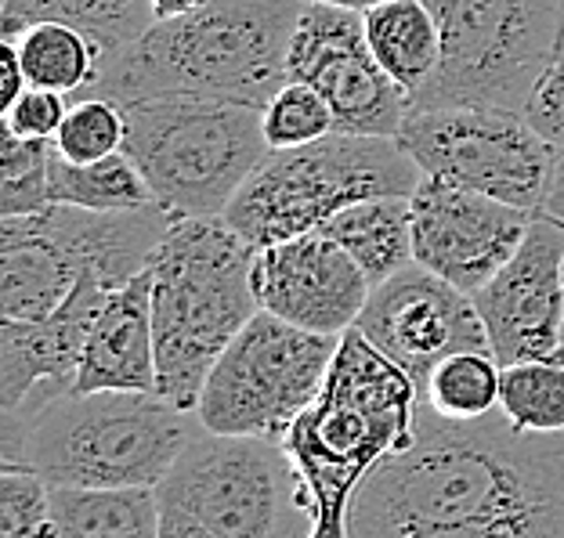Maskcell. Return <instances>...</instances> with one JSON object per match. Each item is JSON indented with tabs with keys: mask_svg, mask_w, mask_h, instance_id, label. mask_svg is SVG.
<instances>
[{
	"mask_svg": "<svg viewBox=\"0 0 564 538\" xmlns=\"http://www.w3.org/2000/svg\"><path fill=\"white\" fill-rule=\"evenodd\" d=\"M564 524V433H521L503 413L456 422L420 402L416 438L358 484L351 538L438 524Z\"/></svg>",
	"mask_w": 564,
	"mask_h": 538,
	"instance_id": "cell-1",
	"label": "cell"
},
{
	"mask_svg": "<svg viewBox=\"0 0 564 538\" xmlns=\"http://www.w3.org/2000/svg\"><path fill=\"white\" fill-rule=\"evenodd\" d=\"M304 0H207L182 19L152 22L109 51L76 98H214L264 109L290 80V41Z\"/></svg>",
	"mask_w": 564,
	"mask_h": 538,
	"instance_id": "cell-2",
	"label": "cell"
},
{
	"mask_svg": "<svg viewBox=\"0 0 564 538\" xmlns=\"http://www.w3.org/2000/svg\"><path fill=\"white\" fill-rule=\"evenodd\" d=\"M199 433V416L160 394L36 391L4 413V463L51 488H160Z\"/></svg>",
	"mask_w": 564,
	"mask_h": 538,
	"instance_id": "cell-3",
	"label": "cell"
},
{
	"mask_svg": "<svg viewBox=\"0 0 564 538\" xmlns=\"http://www.w3.org/2000/svg\"><path fill=\"white\" fill-rule=\"evenodd\" d=\"M416 413L413 376L358 329L344 332L323 394L282 438L312 506V538H351L348 509L358 484L413 444Z\"/></svg>",
	"mask_w": 564,
	"mask_h": 538,
	"instance_id": "cell-4",
	"label": "cell"
},
{
	"mask_svg": "<svg viewBox=\"0 0 564 538\" xmlns=\"http://www.w3.org/2000/svg\"><path fill=\"white\" fill-rule=\"evenodd\" d=\"M258 250L225 217H177L149 261L160 398L196 413L203 383L250 318Z\"/></svg>",
	"mask_w": 564,
	"mask_h": 538,
	"instance_id": "cell-5",
	"label": "cell"
},
{
	"mask_svg": "<svg viewBox=\"0 0 564 538\" xmlns=\"http://www.w3.org/2000/svg\"><path fill=\"white\" fill-rule=\"evenodd\" d=\"M423 171L399 138L329 134L272 149L239 188L225 221L253 250L318 232L333 213L377 196H413Z\"/></svg>",
	"mask_w": 564,
	"mask_h": 538,
	"instance_id": "cell-6",
	"label": "cell"
},
{
	"mask_svg": "<svg viewBox=\"0 0 564 538\" xmlns=\"http://www.w3.org/2000/svg\"><path fill=\"white\" fill-rule=\"evenodd\" d=\"M123 152L174 217H225L268 156L261 109L214 98L127 101Z\"/></svg>",
	"mask_w": 564,
	"mask_h": 538,
	"instance_id": "cell-7",
	"label": "cell"
},
{
	"mask_svg": "<svg viewBox=\"0 0 564 538\" xmlns=\"http://www.w3.org/2000/svg\"><path fill=\"white\" fill-rule=\"evenodd\" d=\"M442 66L413 109L492 106L524 112L564 33V0H427Z\"/></svg>",
	"mask_w": 564,
	"mask_h": 538,
	"instance_id": "cell-8",
	"label": "cell"
},
{
	"mask_svg": "<svg viewBox=\"0 0 564 538\" xmlns=\"http://www.w3.org/2000/svg\"><path fill=\"white\" fill-rule=\"evenodd\" d=\"M340 340L258 311L203 383L196 405L203 430L282 441L323 394Z\"/></svg>",
	"mask_w": 564,
	"mask_h": 538,
	"instance_id": "cell-9",
	"label": "cell"
},
{
	"mask_svg": "<svg viewBox=\"0 0 564 538\" xmlns=\"http://www.w3.org/2000/svg\"><path fill=\"white\" fill-rule=\"evenodd\" d=\"M217 538H312L304 481L282 441L203 430L156 488Z\"/></svg>",
	"mask_w": 564,
	"mask_h": 538,
	"instance_id": "cell-10",
	"label": "cell"
},
{
	"mask_svg": "<svg viewBox=\"0 0 564 538\" xmlns=\"http://www.w3.org/2000/svg\"><path fill=\"white\" fill-rule=\"evenodd\" d=\"M399 145L427 177L543 213L557 152L524 112L492 106L409 109Z\"/></svg>",
	"mask_w": 564,
	"mask_h": 538,
	"instance_id": "cell-11",
	"label": "cell"
},
{
	"mask_svg": "<svg viewBox=\"0 0 564 538\" xmlns=\"http://www.w3.org/2000/svg\"><path fill=\"white\" fill-rule=\"evenodd\" d=\"M290 80L312 84L329 101L337 134L399 138L413 109L366 44L362 11L304 0L290 41Z\"/></svg>",
	"mask_w": 564,
	"mask_h": 538,
	"instance_id": "cell-12",
	"label": "cell"
},
{
	"mask_svg": "<svg viewBox=\"0 0 564 538\" xmlns=\"http://www.w3.org/2000/svg\"><path fill=\"white\" fill-rule=\"evenodd\" d=\"M355 329L413 376L420 398L438 362L459 351H489L474 300L420 264L373 286Z\"/></svg>",
	"mask_w": 564,
	"mask_h": 538,
	"instance_id": "cell-13",
	"label": "cell"
},
{
	"mask_svg": "<svg viewBox=\"0 0 564 538\" xmlns=\"http://www.w3.org/2000/svg\"><path fill=\"white\" fill-rule=\"evenodd\" d=\"M413 202V257L448 286L474 297L518 253L529 235L532 210L510 207L481 191L420 177Z\"/></svg>",
	"mask_w": 564,
	"mask_h": 538,
	"instance_id": "cell-14",
	"label": "cell"
},
{
	"mask_svg": "<svg viewBox=\"0 0 564 538\" xmlns=\"http://www.w3.org/2000/svg\"><path fill=\"white\" fill-rule=\"evenodd\" d=\"M470 300L499 365L554 358L564 348V224L557 217L535 213L518 253Z\"/></svg>",
	"mask_w": 564,
	"mask_h": 538,
	"instance_id": "cell-15",
	"label": "cell"
},
{
	"mask_svg": "<svg viewBox=\"0 0 564 538\" xmlns=\"http://www.w3.org/2000/svg\"><path fill=\"white\" fill-rule=\"evenodd\" d=\"M253 286L261 311L323 337H344L355 329L373 293V282L351 253L340 250L323 228L258 250Z\"/></svg>",
	"mask_w": 564,
	"mask_h": 538,
	"instance_id": "cell-16",
	"label": "cell"
},
{
	"mask_svg": "<svg viewBox=\"0 0 564 538\" xmlns=\"http://www.w3.org/2000/svg\"><path fill=\"white\" fill-rule=\"evenodd\" d=\"M106 282L80 275L66 304L41 322H0V408L15 413L36 391H69L95 329L98 311L109 300Z\"/></svg>",
	"mask_w": 564,
	"mask_h": 538,
	"instance_id": "cell-17",
	"label": "cell"
},
{
	"mask_svg": "<svg viewBox=\"0 0 564 538\" xmlns=\"http://www.w3.org/2000/svg\"><path fill=\"white\" fill-rule=\"evenodd\" d=\"M73 391H138L160 394L156 332H152V278L141 272L123 289L109 293L95 318L87 348L76 369Z\"/></svg>",
	"mask_w": 564,
	"mask_h": 538,
	"instance_id": "cell-18",
	"label": "cell"
},
{
	"mask_svg": "<svg viewBox=\"0 0 564 538\" xmlns=\"http://www.w3.org/2000/svg\"><path fill=\"white\" fill-rule=\"evenodd\" d=\"M80 267L47 232L44 213L0 217V318L8 322H41L55 315Z\"/></svg>",
	"mask_w": 564,
	"mask_h": 538,
	"instance_id": "cell-19",
	"label": "cell"
},
{
	"mask_svg": "<svg viewBox=\"0 0 564 538\" xmlns=\"http://www.w3.org/2000/svg\"><path fill=\"white\" fill-rule=\"evenodd\" d=\"M362 22L380 69L416 101L442 66V30L427 0H388L362 11Z\"/></svg>",
	"mask_w": 564,
	"mask_h": 538,
	"instance_id": "cell-20",
	"label": "cell"
},
{
	"mask_svg": "<svg viewBox=\"0 0 564 538\" xmlns=\"http://www.w3.org/2000/svg\"><path fill=\"white\" fill-rule=\"evenodd\" d=\"M323 232L351 253L366 278L380 286L402 267L416 264L413 257V202L409 196H377L333 213Z\"/></svg>",
	"mask_w": 564,
	"mask_h": 538,
	"instance_id": "cell-21",
	"label": "cell"
},
{
	"mask_svg": "<svg viewBox=\"0 0 564 538\" xmlns=\"http://www.w3.org/2000/svg\"><path fill=\"white\" fill-rule=\"evenodd\" d=\"M51 538H156V488H51Z\"/></svg>",
	"mask_w": 564,
	"mask_h": 538,
	"instance_id": "cell-22",
	"label": "cell"
},
{
	"mask_svg": "<svg viewBox=\"0 0 564 538\" xmlns=\"http://www.w3.org/2000/svg\"><path fill=\"white\" fill-rule=\"evenodd\" d=\"M33 22H69L109 55L138 41L156 19L149 0H4L0 8L4 41H15Z\"/></svg>",
	"mask_w": 564,
	"mask_h": 538,
	"instance_id": "cell-23",
	"label": "cell"
},
{
	"mask_svg": "<svg viewBox=\"0 0 564 538\" xmlns=\"http://www.w3.org/2000/svg\"><path fill=\"white\" fill-rule=\"evenodd\" d=\"M25 84L76 98L98 76L101 51L84 30L69 22H33L15 36Z\"/></svg>",
	"mask_w": 564,
	"mask_h": 538,
	"instance_id": "cell-24",
	"label": "cell"
},
{
	"mask_svg": "<svg viewBox=\"0 0 564 538\" xmlns=\"http://www.w3.org/2000/svg\"><path fill=\"white\" fill-rule=\"evenodd\" d=\"M47 185L51 202H58V207H80L98 213L138 210L156 202L149 182L141 177L138 163L127 152H117V156H106L98 163H69L51 149Z\"/></svg>",
	"mask_w": 564,
	"mask_h": 538,
	"instance_id": "cell-25",
	"label": "cell"
},
{
	"mask_svg": "<svg viewBox=\"0 0 564 538\" xmlns=\"http://www.w3.org/2000/svg\"><path fill=\"white\" fill-rule=\"evenodd\" d=\"M499 380H503V365L492 351H459L434 365L420 402L456 422L485 419L499 408Z\"/></svg>",
	"mask_w": 564,
	"mask_h": 538,
	"instance_id": "cell-26",
	"label": "cell"
},
{
	"mask_svg": "<svg viewBox=\"0 0 564 538\" xmlns=\"http://www.w3.org/2000/svg\"><path fill=\"white\" fill-rule=\"evenodd\" d=\"M499 413L521 433H564V362L535 358V362L503 365L499 380Z\"/></svg>",
	"mask_w": 564,
	"mask_h": 538,
	"instance_id": "cell-27",
	"label": "cell"
},
{
	"mask_svg": "<svg viewBox=\"0 0 564 538\" xmlns=\"http://www.w3.org/2000/svg\"><path fill=\"white\" fill-rule=\"evenodd\" d=\"M127 117L120 101L109 98H69V112L62 120L51 149L69 163H98L123 152Z\"/></svg>",
	"mask_w": 564,
	"mask_h": 538,
	"instance_id": "cell-28",
	"label": "cell"
},
{
	"mask_svg": "<svg viewBox=\"0 0 564 538\" xmlns=\"http://www.w3.org/2000/svg\"><path fill=\"white\" fill-rule=\"evenodd\" d=\"M261 131L268 149H301L337 134L329 101L304 80H286L261 109Z\"/></svg>",
	"mask_w": 564,
	"mask_h": 538,
	"instance_id": "cell-29",
	"label": "cell"
},
{
	"mask_svg": "<svg viewBox=\"0 0 564 538\" xmlns=\"http://www.w3.org/2000/svg\"><path fill=\"white\" fill-rule=\"evenodd\" d=\"M51 484L22 463H0V538H51Z\"/></svg>",
	"mask_w": 564,
	"mask_h": 538,
	"instance_id": "cell-30",
	"label": "cell"
},
{
	"mask_svg": "<svg viewBox=\"0 0 564 538\" xmlns=\"http://www.w3.org/2000/svg\"><path fill=\"white\" fill-rule=\"evenodd\" d=\"M524 120L535 127L550 149L564 156V33L550 55L546 69L535 80L529 101H524Z\"/></svg>",
	"mask_w": 564,
	"mask_h": 538,
	"instance_id": "cell-31",
	"label": "cell"
},
{
	"mask_svg": "<svg viewBox=\"0 0 564 538\" xmlns=\"http://www.w3.org/2000/svg\"><path fill=\"white\" fill-rule=\"evenodd\" d=\"M69 112V98L58 91H44V87H25L19 101L4 109V131L25 138V141H55L62 120Z\"/></svg>",
	"mask_w": 564,
	"mask_h": 538,
	"instance_id": "cell-32",
	"label": "cell"
},
{
	"mask_svg": "<svg viewBox=\"0 0 564 538\" xmlns=\"http://www.w3.org/2000/svg\"><path fill=\"white\" fill-rule=\"evenodd\" d=\"M377 538H564V524H550V520L438 524V528H399Z\"/></svg>",
	"mask_w": 564,
	"mask_h": 538,
	"instance_id": "cell-33",
	"label": "cell"
},
{
	"mask_svg": "<svg viewBox=\"0 0 564 538\" xmlns=\"http://www.w3.org/2000/svg\"><path fill=\"white\" fill-rule=\"evenodd\" d=\"M25 73L19 62V47L15 41H0V106L11 109L19 101V95L25 91Z\"/></svg>",
	"mask_w": 564,
	"mask_h": 538,
	"instance_id": "cell-34",
	"label": "cell"
},
{
	"mask_svg": "<svg viewBox=\"0 0 564 538\" xmlns=\"http://www.w3.org/2000/svg\"><path fill=\"white\" fill-rule=\"evenodd\" d=\"M156 538H217L199 517H192L188 509L160 503V535Z\"/></svg>",
	"mask_w": 564,
	"mask_h": 538,
	"instance_id": "cell-35",
	"label": "cell"
},
{
	"mask_svg": "<svg viewBox=\"0 0 564 538\" xmlns=\"http://www.w3.org/2000/svg\"><path fill=\"white\" fill-rule=\"evenodd\" d=\"M543 213L557 217V221L564 224V156L554 160V174H550V188H546Z\"/></svg>",
	"mask_w": 564,
	"mask_h": 538,
	"instance_id": "cell-36",
	"label": "cell"
},
{
	"mask_svg": "<svg viewBox=\"0 0 564 538\" xmlns=\"http://www.w3.org/2000/svg\"><path fill=\"white\" fill-rule=\"evenodd\" d=\"M149 4H152V19L166 22V19H182L188 11L203 8L207 0H149Z\"/></svg>",
	"mask_w": 564,
	"mask_h": 538,
	"instance_id": "cell-37",
	"label": "cell"
},
{
	"mask_svg": "<svg viewBox=\"0 0 564 538\" xmlns=\"http://www.w3.org/2000/svg\"><path fill=\"white\" fill-rule=\"evenodd\" d=\"M312 4H333V8H351V11H369L377 4H388V0H312Z\"/></svg>",
	"mask_w": 564,
	"mask_h": 538,
	"instance_id": "cell-38",
	"label": "cell"
},
{
	"mask_svg": "<svg viewBox=\"0 0 564 538\" xmlns=\"http://www.w3.org/2000/svg\"><path fill=\"white\" fill-rule=\"evenodd\" d=\"M557 358H561V362H564V348H561V351H557Z\"/></svg>",
	"mask_w": 564,
	"mask_h": 538,
	"instance_id": "cell-39",
	"label": "cell"
}]
</instances>
